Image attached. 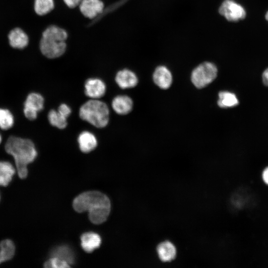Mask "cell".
<instances>
[{
	"mask_svg": "<svg viewBox=\"0 0 268 268\" xmlns=\"http://www.w3.org/2000/svg\"><path fill=\"white\" fill-rule=\"evenodd\" d=\"M72 205L78 212L87 211L90 220L96 224L106 220L111 209L109 198L98 191H88L80 194L74 199Z\"/></svg>",
	"mask_w": 268,
	"mask_h": 268,
	"instance_id": "obj_1",
	"label": "cell"
},
{
	"mask_svg": "<svg viewBox=\"0 0 268 268\" xmlns=\"http://www.w3.org/2000/svg\"><path fill=\"white\" fill-rule=\"evenodd\" d=\"M5 149L13 157L19 177L21 179L26 178L27 165L33 162L37 155L33 142L28 139L11 136L5 143Z\"/></svg>",
	"mask_w": 268,
	"mask_h": 268,
	"instance_id": "obj_2",
	"label": "cell"
},
{
	"mask_svg": "<svg viewBox=\"0 0 268 268\" xmlns=\"http://www.w3.org/2000/svg\"><path fill=\"white\" fill-rule=\"evenodd\" d=\"M67 32L56 26L48 27L43 33L40 42L42 53L50 59L58 58L66 51Z\"/></svg>",
	"mask_w": 268,
	"mask_h": 268,
	"instance_id": "obj_3",
	"label": "cell"
},
{
	"mask_svg": "<svg viewBox=\"0 0 268 268\" xmlns=\"http://www.w3.org/2000/svg\"><path fill=\"white\" fill-rule=\"evenodd\" d=\"M80 118L93 126L102 128L106 127L109 121V110L106 104L98 99H91L80 108Z\"/></svg>",
	"mask_w": 268,
	"mask_h": 268,
	"instance_id": "obj_4",
	"label": "cell"
},
{
	"mask_svg": "<svg viewBox=\"0 0 268 268\" xmlns=\"http://www.w3.org/2000/svg\"><path fill=\"white\" fill-rule=\"evenodd\" d=\"M217 68L210 62H204L197 67L192 71L191 80L198 88L205 87L216 77Z\"/></svg>",
	"mask_w": 268,
	"mask_h": 268,
	"instance_id": "obj_5",
	"label": "cell"
},
{
	"mask_svg": "<svg viewBox=\"0 0 268 268\" xmlns=\"http://www.w3.org/2000/svg\"><path fill=\"white\" fill-rule=\"evenodd\" d=\"M219 12L231 22L243 20L246 16V12L243 6L233 0L223 1L219 8Z\"/></svg>",
	"mask_w": 268,
	"mask_h": 268,
	"instance_id": "obj_6",
	"label": "cell"
},
{
	"mask_svg": "<svg viewBox=\"0 0 268 268\" xmlns=\"http://www.w3.org/2000/svg\"><path fill=\"white\" fill-rule=\"evenodd\" d=\"M44 103V98L40 94H29L24 103V113L25 117L30 120H35L38 113L43 109Z\"/></svg>",
	"mask_w": 268,
	"mask_h": 268,
	"instance_id": "obj_7",
	"label": "cell"
},
{
	"mask_svg": "<svg viewBox=\"0 0 268 268\" xmlns=\"http://www.w3.org/2000/svg\"><path fill=\"white\" fill-rule=\"evenodd\" d=\"M86 95L92 99H98L105 94L106 86L100 79L92 78L88 79L84 84Z\"/></svg>",
	"mask_w": 268,
	"mask_h": 268,
	"instance_id": "obj_8",
	"label": "cell"
},
{
	"mask_svg": "<svg viewBox=\"0 0 268 268\" xmlns=\"http://www.w3.org/2000/svg\"><path fill=\"white\" fill-rule=\"evenodd\" d=\"M79 8L85 17L93 18L102 12L104 4L100 0H82Z\"/></svg>",
	"mask_w": 268,
	"mask_h": 268,
	"instance_id": "obj_9",
	"label": "cell"
},
{
	"mask_svg": "<svg viewBox=\"0 0 268 268\" xmlns=\"http://www.w3.org/2000/svg\"><path fill=\"white\" fill-rule=\"evenodd\" d=\"M156 253L159 260L162 262H170L175 259L177 255V249L173 243L165 240L158 244Z\"/></svg>",
	"mask_w": 268,
	"mask_h": 268,
	"instance_id": "obj_10",
	"label": "cell"
},
{
	"mask_svg": "<svg viewBox=\"0 0 268 268\" xmlns=\"http://www.w3.org/2000/svg\"><path fill=\"white\" fill-rule=\"evenodd\" d=\"M154 83L160 88L166 89L171 85L172 76L170 70L165 66L158 67L153 74Z\"/></svg>",
	"mask_w": 268,
	"mask_h": 268,
	"instance_id": "obj_11",
	"label": "cell"
},
{
	"mask_svg": "<svg viewBox=\"0 0 268 268\" xmlns=\"http://www.w3.org/2000/svg\"><path fill=\"white\" fill-rule=\"evenodd\" d=\"M115 80L118 86L122 89L134 87L138 82L135 74L127 69L118 71L116 75Z\"/></svg>",
	"mask_w": 268,
	"mask_h": 268,
	"instance_id": "obj_12",
	"label": "cell"
},
{
	"mask_svg": "<svg viewBox=\"0 0 268 268\" xmlns=\"http://www.w3.org/2000/svg\"><path fill=\"white\" fill-rule=\"evenodd\" d=\"M112 106L116 113L124 115L132 111L133 102L132 99L127 95H118L113 99Z\"/></svg>",
	"mask_w": 268,
	"mask_h": 268,
	"instance_id": "obj_13",
	"label": "cell"
},
{
	"mask_svg": "<svg viewBox=\"0 0 268 268\" xmlns=\"http://www.w3.org/2000/svg\"><path fill=\"white\" fill-rule=\"evenodd\" d=\"M77 141L80 150L84 153H89L97 145L95 136L91 132L83 131L78 135Z\"/></svg>",
	"mask_w": 268,
	"mask_h": 268,
	"instance_id": "obj_14",
	"label": "cell"
},
{
	"mask_svg": "<svg viewBox=\"0 0 268 268\" xmlns=\"http://www.w3.org/2000/svg\"><path fill=\"white\" fill-rule=\"evenodd\" d=\"M82 249L87 253H90L98 248L101 242L100 236L97 233L89 232L83 233L80 237Z\"/></svg>",
	"mask_w": 268,
	"mask_h": 268,
	"instance_id": "obj_15",
	"label": "cell"
},
{
	"mask_svg": "<svg viewBox=\"0 0 268 268\" xmlns=\"http://www.w3.org/2000/svg\"><path fill=\"white\" fill-rule=\"evenodd\" d=\"M10 45L14 48L23 49L28 44V37L20 28L11 30L8 35Z\"/></svg>",
	"mask_w": 268,
	"mask_h": 268,
	"instance_id": "obj_16",
	"label": "cell"
},
{
	"mask_svg": "<svg viewBox=\"0 0 268 268\" xmlns=\"http://www.w3.org/2000/svg\"><path fill=\"white\" fill-rule=\"evenodd\" d=\"M15 173L13 166L7 161H0V186L9 185Z\"/></svg>",
	"mask_w": 268,
	"mask_h": 268,
	"instance_id": "obj_17",
	"label": "cell"
},
{
	"mask_svg": "<svg viewBox=\"0 0 268 268\" xmlns=\"http://www.w3.org/2000/svg\"><path fill=\"white\" fill-rule=\"evenodd\" d=\"M15 247L10 239H5L0 243V264L11 260L14 255Z\"/></svg>",
	"mask_w": 268,
	"mask_h": 268,
	"instance_id": "obj_18",
	"label": "cell"
},
{
	"mask_svg": "<svg viewBox=\"0 0 268 268\" xmlns=\"http://www.w3.org/2000/svg\"><path fill=\"white\" fill-rule=\"evenodd\" d=\"M52 257H55L66 262L68 264L74 262V255L71 250L66 246H61L54 249L51 253Z\"/></svg>",
	"mask_w": 268,
	"mask_h": 268,
	"instance_id": "obj_19",
	"label": "cell"
},
{
	"mask_svg": "<svg viewBox=\"0 0 268 268\" xmlns=\"http://www.w3.org/2000/svg\"><path fill=\"white\" fill-rule=\"evenodd\" d=\"M218 105L221 108L232 107L239 103L236 96L233 93L228 91H221L219 93Z\"/></svg>",
	"mask_w": 268,
	"mask_h": 268,
	"instance_id": "obj_20",
	"label": "cell"
},
{
	"mask_svg": "<svg viewBox=\"0 0 268 268\" xmlns=\"http://www.w3.org/2000/svg\"><path fill=\"white\" fill-rule=\"evenodd\" d=\"M48 120L51 125L60 129H65L67 124V118L60 112L51 110L48 115Z\"/></svg>",
	"mask_w": 268,
	"mask_h": 268,
	"instance_id": "obj_21",
	"label": "cell"
},
{
	"mask_svg": "<svg viewBox=\"0 0 268 268\" xmlns=\"http://www.w3.org/2000/svg\"><path fill=\"white\" fill-rule=\"evenodd\" d=\"M54 7L53 0H35L34 9L40 15L46 14L51 11Z\"/></svg>",
	"mask_w": 268,
	"mask_h": 268,
	"instance_id": "obj_22",
	"label": "cell"
},
{
	"mask_svg": "<svg viewBox=\"0 0 268 268\" xmlns=\"http://www.w3.org/2000/svg\"><path fill=\"white\" fill-rule=\"evenodd\" d=\"M13 117L7 109L0 108V128L2 130H8L13 125Z\"/></svg>",
	"mask_w": 268,
	"mask_h": 268,
	"instance_id": "obj_23",
	"label": "cell"
},
{
	"mask_svg": "<svg viewBox=\"0 0 268 268\" xmlns=\"http://www.w3.org/2000/svg\"><path fill=\"white\" fill-rule=\"evenodd\" d=\"M69 264L66 262L57 258L52 257L44 264L45 268H69Z\"/></svg>",
	"mask_w": 268,
	"mask_h": 268,
	"instance_id": "obj_24",
	"label": "cell"
},
{
	"mask_svg": "<svg viewBox=\"0 0 268 268\" xmlns=\"http://www.w3.org/2000/svg\"><path fill=\"white\" fill-rule=\"evenodd\" d=\"M58 111L67 118L68 117L71 112L70 108L67 105L64 103L59 106Z\"/></svg>",
	"mask_w": 268,
	"mask_h": 268,
	"instance_id": "obj_25",
	"label": "cell"
},
{
	"mask_svg": "<svg viewBox=\"0 0 268 268\" xmlns=\"http://www.w3.org/2000/svg\"><path fill=\"white\" fill-rule=\"evenodd\" d=\"M82 0H64L65 3L69 7L73 8L79 5Z\"/></svg>",
	"mask_w": 268,
	"mask_h": 268,
	"instance_id": "obj_26",
	"label": "cell"
},
{
	"mask_svg": "<svg viewBox=\"0 0 268 268\" xmlns=\"http://www.w3.org/2000/svg\"><path fill=\"white\" fill-rule=\"evenodd\" d=\"M262 179L264 183L268 186V166H266L262 171Z\"/></svg>",
	"mask_w": 268,
	"mask_h": 268,
	"instance_id": "obj_27",
	"label": "cell"
},
{
	"mask_svg": "<svg viewBox=\"0 0 268 268\" xmlns=\"http://www.w3.org/2000/svg\"><path fill=\"white\" fill-rule=\"evenodd\" d=\"M262 79L264 84L268 86V68H266L262 74Z\"/></svg>",
	"mask_w": 268,
	"mask_h": 268,
	"instance_id": "obj_28",
	"label": "cell"
},
{
	"mask_svg": "<svg viewBox=\"0 0 268 268\" xmlns=\"http://www.w3.org/2000/svg\"><path fill=\"white\" fill-rule=\"evenodd\" d=\"M265 18L268 21V11L266 13Z\"/></svg>",
	"mask_w": 268,
	"mask_h": 268,
	"instance_id": "obj_29",
	"label": "cell"
},
{
	"mask_svg": "<svg viewBox=\"0 0 268 268\" xmlns=\"http://www.w3.org/2000/svg\"><path fill=\"white\" fill-rule=\"evenodd\" d=\"M1 136L0 135V143L1 142Z\"/></svg>",
	"mask_w": 268,
	"mask_h": 268,
	"instance_id": "obj_30",
	"label": "cell"
},
{
	"mask_svg": "<svg viewBox=\"0 0 268 268\" xmlns=\"http://www.w3.org/2000/svg\"></svg>",
	"mask_w": 268,
	"mask_h": 268,
	"instance_id": "obj_31",
	"label": "cell"
}]
</instances>
